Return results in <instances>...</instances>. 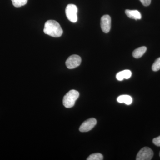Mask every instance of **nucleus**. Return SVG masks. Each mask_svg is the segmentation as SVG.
I'll return each instance as SVG.
<instances>
[{"instance_id":"1","label":"nucleus","mask_w":160,"mask_h":160,"mask_svg":"<svg viewBox=\"0 0 160 160\" xmlns=\"http://www.w3.org/2000/svg\"><path fill=\"white\" fill-rule=\"evenodd\" d=\"M44 32L52 37L58 38L62 34L63 30L57 22L54 20H49L45 23Z\"/></svg>"},{"instance_id":"2","label":"nucleus","mask_w":160,"mask_h":160,"mask_svg":"<svg viewBox=\"0 0 160 160\" xmlns=\"http://www.w3.org/2000/svg\"><path fill=\"white\" fill-rule=\"evenodd\" d=\"M79 93L76 90H70L63 98V104L66 108H71L74 106L76 100L78 98Z\"/></svg>"},{"instance_id":"3","label":"nucleus","mask_w":160,"mask_h":160,"mask_svg":"<svg viewBox=\"0 0 160 160\" xmlns=\"http://www.w3.org/2000/svg\"><path fill=\"white\" fill-rule=\"evenodd\" d=\"M78 8L73 4H69L66 6V13L67 18L72 22L75 23L78 21Z\"/></svg>"},{"instance_id":"4","label":"nucleus","mask_w":160,"mask_h":160,"mask_svg":"<svg viewBox=\"0 0 160 160\" xmlns=\"http://www.w3.org/2000/svg\"><path fill=\"white\" fill-rule=\"evenodd\" d=\"M153 156V152L150 148L144 147L138 152L137 160H150Z\"/></svg>"},{"instance_id":"5","label":"nucleus","mask_w":160,"mask_h":160,"mask_svg":"<svg viewBox=\"0 0 160 160\" xmlns=\"http://www.w3.org/2000/svg\"><path fill=\"white\" fill-rule=\"evenodd\" d=\"M82 62V59L78 55L70 56L66 62V67L69 69H73L80 66Z\"/></svg>"},{"instance_id":"6","label":"nucleus","mask_w":160,"mask_h":160,"mask_svg":"<svg viewBox=\"0 0 160 160\" xmlns=\"http://www.w3.org/2000/svg\"><path fill=\"white\" fill-rule=\"evenodd\" d=\"M97 124V120L94 118L88 119L81 125L79 130L81 132H87L94 128Z\"/></svg>"},{"instance_id":"7","label":"nucleus","mask_w":160,"mask_h":160,"mask_svg":"<svg viewBox=\"0 0 160 160\" xmlns=\"http://www.w3.org/2000/svg\"><path fill=\"white\" fill-rule=\"evenodd\" d=\"M111 18L109 15H105L101 18V26L105 33H108L111 29Z\"/></svg>"},{"instance_id":"8","label":"nucleus","mask_w":160,"mask_h":160,"mask_svg":"<svg viewBox=\"0 0 160 160\" xmlns=\"http://www.w3.org/2000/svg\"><path fill=\"white\" fill-rule=\"evenodd\" d=\"M125 13L127 16L130 18L136 20L141 19L142 18V15L138 10L126 9L125 11Z\"/></svg>"},{"instance_id":"9","label":"nucleus","mask_w":160,"mask_h":160,"mask_svg":"<svg viewBox=\"0 0 160 160\" xmlns=\"http://www.w3.org/2000/svg\"><path fill=\"white\" fill-rule=\"evenodd\" d=\"M132 72L130 70L126 69L118 72L116 75V78L119 81H123L124 79H128L131 77Z\"/></svg>"},{"instance_id":"10","label":"nucleus","mask_w":160,"mask_h":160,"mask_svg":"<svg viewBox=\"0 0 160 160\" xmlns=\"http://www.w3.org/2000/svg\"><path fill=\"white\" fill-rule=\"evenodd\" d=\"M147 48L146 46H142L138 49H135L132 52V56L135 58H139L142 57L146 52Z\"/></svg>"},{"instance_id":"11","label":"nucleus","mask_w":160,"mask_h":160,"mask_svg":"<svg viewBox=\"0 0 160 160\" xmlns=\"http://www.w3.org/2000/svg\"><path fill=\"white\" fill-rule=\"evenodd\" d=\"M117 101L118 102L124 103L126 105H129L132 103V99L131 96L128 95H122L118 98Z\"/></svg>"},{"instance_id":"12","label":"nucleus","mask_w":160,"mask_h":160,"mask_svg":"<svg viewBox=\"0 0 160 160\" xmlns=\"http://www.w3.org/2000/svg\"><path fill=\"white\" fill-rule=\"evenodd\" d=\"M12 5L15 7H20L25 6L28 2V0H11Z\"/></svg>"},{"instance_id":"13","label":"nucleus","mask_w":160,"mask_h":160,"mask_svg":"<svg viewBox=\"0 0 160 160\" xmlns=\"http://www.w3.org/2000/svg\"><path fill=\"white\" fill-rule=\"evenodd\" d=\"M87 160H102L103 156L100 153H95L90 155L87 158Z\"/></svg>"},{"instance_id":"14","label":"nucleus","mask_w":160,"mask_h":160,"mask_svg":"<svg viewBox=\"0 0 160 160\" xmlns=\"http://www.w3.org/2000/svg\"><path fill=\"white\" fill-rule=\"evenodd\" d=\"M152 69L153 71L156 72L158 71L160 69V58H158L155 61L154 63L152 65Z\"/></svg>"},{"instance_id":"15","label":"nucleus","mask_w":160,"mask_h":160,"mask_svg":"<svg viewBox=\"0 0 160 160\" xmlns=\"http://www.w3.org/2000/svg\"><path fill=\"white\" fill-rule=\"evenodd\" d=\"M152 142L156 146L160 147V136L153 139Z\"/></svg>"},{"instance_id":"16","label":"nucleus","mask_w":160,"mask_h":160,"mask_svg":"<svg viewBox=\"0 0 160 160\" xmlns=\"http://www.w3.org/2000/svg\"><path fill=\"white\" fill-rule=\"evenodd\" d=\"M143 6H148L151 4V0H140Z\"/></svg>"},{"instance_id":"17","label":"nucleus","mask_w":160,"mask_h":160,"mask_svg":"<svg viewBox=\"0 0 160 160\" xmlns=\"http://www.w3.org/2000/svg\"><path fill=\"white\" fill-rule=\"evenodd\" d=\"M159 155H160V154H159Z\"/></svg>"}]
</instances>
